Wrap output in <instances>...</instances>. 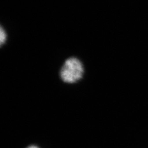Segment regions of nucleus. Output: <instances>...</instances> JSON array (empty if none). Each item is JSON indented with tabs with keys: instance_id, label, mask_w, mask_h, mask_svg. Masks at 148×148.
<instances>
[{
	"instance_id": "f257e3e1",
	"label": "nucleus",
	"mask_w": 148,
	"mask_h": 148,
	"mask_svg": "<svg viewBox=\"0 0 148 148\" xmlns=\"http://www.w3.org/2000/svg\"><path fill=\"white\" fill-rule=\"evenodd\" d=\"M84 72L83 64L76 57H70L64 62L60 76L66 83H75L82 77Z\"/></svg>"
},
{
	"instance_id": "f03ea898",
	"label": "nucleus",
	"mask_w": 148,
	"mask_h": 148,
	"mask_svg": "<svg viewBox=\"0 0 148 148\" xmlns=\"http://www.w3.org/2000/svg\"><path fill=\"white\" fill-rule=\"evenodd\" d=\"M7 40V34L5 32V29L3 28V27H1V30H0V42H1V45L2 46L5 43Z\"/></svg>"
},
{
	"instance_id": "7ed1b4c3",
	"label": "nucleus",
	"mask_w": 148,
	"mask_h": 148,
	"mask_svg": "<svg viewBox=\"0 0 148 148\" xmlns=\"http://www.w3.org/2000/svg\"><path fill=\"white\" fill-rule=\"evenodd\" d=\"M38 148L37 147H36V146H30V147H29L28 148Z\"/></svg>"
}]
</instances>
